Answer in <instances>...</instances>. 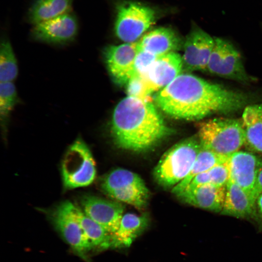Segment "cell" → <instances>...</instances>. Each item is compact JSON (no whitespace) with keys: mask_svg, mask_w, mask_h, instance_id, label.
Returning <instances> with one entry per match:
<instances>
[{"mask_svg":"<svg viewBox=\"0 0 262 262\" xmlns=\"http://www.w3.org/2000/svg\"><path fill=\"white\" fill-rule=\"evenodd\" d=\"M250 96L189 73L180 74L158 92L157 106L168 116L188 121L229 114L249 105Z\"/></svg>","mask_w":262,"mask_h":262,"instance_id":"6da1fadb","label":"cell"},{"mask_svg":"<svg viewBox=\"0 0 262 262\" xmlns=\"http://www.w3.org/2000/svg\"><path fill=\"white\" fill-rule=\"evenodd\" d=\"M110 131L118 147L136 152L152 149L173 132L152 103L130 96L115 107Z\"/></svg>","mask_w":262,"mask_h":262,"instance_id":"7a4b0ae2","label":"cell"},{"mask_svg":"<svg viewBox=\"0 0 262 262\" xmlns=\"http://www.w3.org/2000/svg\"><path fill=\"white\" fill-rule=\"evenodd\" d=\"M201 146L221 155L229 157L245 145L241 119L218 117L197 125Z\"/></svg>","mask_w":262,"mask_h":262,"instance_id":"3957f363","label":"cell"},{"mask_svg":"<svg viewBox=\"0 0 262 262\" xmlns=\"http://www.w3.org/2000/svg\"><path fill=\"white\" fill-rule=\"evenodd\" d=\"M201 147L199 140L192 137L168 149L161 157L154 171L156 180L164 187H174L190 172Z\"/></svg>","mask_w":262,"mask_h":262,"instance_id":"277c9868","label":"cell"},{"mask_svg":"<svg viewBox=\"0 0 262 262\" xmlns=\"http://www.w3.org/2000/svg\"><path fill=\"white\" fill-rule=\"evenodd\" d=\"M61 173L66 189L87 186L95 180V161L88 146L82 139H77L68 148L62 161Z\"/></svg>","mask_w":262,"mask_h":262,"instance_id":"5b68a950","label":"cell"},{"mask_svg":"<svg viewBox=\"0 0 262 262\" xmlns=\"http://www.w3.org/2000/svg\"><path fill=\"white\" fill-rule=\"evenodd\" d=\"M115 32L126 42H136L152 25L156 12L150 7L140 2L124 1L116 5Z\"/></svg>","mask_w":262,"mask_h":262,"instance_id":"8992f818","label":"cell"},{"mask_svg":"<svg viewBox=\"0 0 262 262\" xmlns=\"http://www.w3.org/2000/svg\"><path fill=\"white\" fill-rule=\"evenodd\" d=\"M74 208L71 202L64 201L49 212V218L72 251L89 262L88 253L93 248L77 218Z\"/></svg>","mask_w":262,"mask_h":262,"instance_id":"52a82bcc","label":"cell"},{"mask_svg":"<svg viewBox=\"0 0 262 262\" xmlns=\"http://www.w3.org/2000/svg\"><path fill=\"white\" fill-rule=\"evenodd\" d=\"M214 44L206 71L222 78L248 83L254 79L246 73L239 52L229 41L214 37Z\"/></svg>","mask_w":262,"mask_h":262,"instance_id":"ba28073f","label":"cell"},{"mask_svg":"<svg viewBox=\"0 0 262 262\" xmlns=\"http://www.w3.org/2000/svg\"><path fill=\"white\" fill-rule=\"evenodd\" d=\"M227 163L229 179L241 187L256 203L254 190L262 168V158L251 152L239 150L229 156Z\"/></svg>","mask_w":262,"mask_h":262,"instance_id":"9c48e42d","label":"cell"},{"mask_svg":"<svg viewBox=\"0 0 262 262\" xmlns=\"http://www.w3.org/2000/svg\"><path fill=\"white\" fill-rule=\"evenodd\" d=\"M214 44V37L194 26L183 44V68L188 71H206Z\"/></svg>","mask_w":262,"mask_h":262,"instance_id":"30bf717a","label":"cell"},{"mask_svg":"<svg viewBox=\"0 0 262 262\" xmlns=\"http://www.w3.org/2000/svg\"><path fill=\"white\" fill-rule=\"evenodd\" d=\"M138 50V41L111 45L104 49L103 56L107 68L117 84L126 85L133 77Z\"/></svg>","mask_w":262,"mask_h":262,"instance_id":"8fae6325","label":"cell"},{"mask_svg":"<svg viewBox=\"0 0 262 262\" xmlns=\"http://www.w3.org/2000/svg\"><path fill=\"white\" fill-rule=\"evenodd\" d=\"M81 203L83 212L110 234L116 231L125 209L120 202L88 195L82 198Z\"/></svg>","mask_w":262,"mask_h":262,"instance_id":"7c38bea8","label":"cell"},{"mask_svg":"<svg viewBox=\"0 0 262 262\" xmlns=\"http://www.w3.org/2000/svg\"><path fill=\"white\" fill-rule=\"evenodd\" d=\"M77 31V19L69 12L34 25L32 35L35 39L42 42L62 43L73 40Z\"/></svg>","mask_w":262,"mask_h":262,"instance_id":"4fadbf2b","label":"cell"},{"mask_svg":"<svg viewBox=\"0 0 262 262\" xmlns=\"http://www.w3.org/2000/svg\"><path fill=\"white\" fill-rule=\"evenodd\" d=\"M182 68L181 57L175 52H171L158 57L143 77L152 93L171 83L180 74Z\"/></svg>","mask_w":262,"mask_h":262,"instance_id":"5bb4252c","label":"cell"},{"mask_svg":"<svg viewBox=\"0 0 262 262\" xmlns=\"http://www.w3.org/2000/svg\"><path fill=\"white\" fill-rule=\"evenodd\" d=\"M226 186L204 184L192 189H185L176 196L191 205L215 213L222 211L225 196Z\"/></svg>","mask_w":262,"mask_h":262,"instance_id":"9a60e30c","label":"cell"},{"mask_svg":"<svg viewBox=\"0 0 262 262\" xmlns=\"http://www.w3.org/2000/svg\"><path fill=\"white\" fill-rule=\"evenodd\" d=\"M149 223L150 219L147 213L124 214L117 229L111 235L110 248L116 249L130 246L147 229Z\"/></svg>","mask_w":262,"mask_h":262,"instance_id":"2e32d148","label":"cell"},{"mask_svg":"<svg viewBox=\"0 0 262 262\" xmlns=\"http://www.w3.org/2000/svg\"><path fill=\"white\" fill-rule=\"evenodd\" d=\"M256 203L241 187L229 179L226 186L220 214L239 218H253L256 216Z\"/></svg>","mask_w":262,"mask_h":262,"instance_id":"e0dca14e","label":"cell"},{"mask_svg":"<svg viewBox=\"0 0 262 262\" xmlns=\"http://www.w3.org/2000/svg\"><path fill=\"white\" fill-rule=\"evenodd\" d=\"M138 49L160 57L179 49L181 41L172 29L160 27L143 35L138 41Z\"/></svg>","mask_w":262,"mask_h":262,"instance_id":"ac0fdd59","label":"cell"},{"mask_svg":"<svg viewBox=\"0 0 262 262\" xmlns=\"http://www.w3.org/2000/svg\"><path fill=\"white\" fill-rule=\"evenodd\" d=\"M241 119L245 145L251 151L262 153V103L247 105Z\"/></svg>","mask_w":262,"mask_h":262,"instance_id":"d6986e66","label":"cell"},{"mask_svg":"<svg viewBox=\"0 0 262 262\" xmlns=\"http://www.w3.org/2000/svg\"><path fill=\"white\" fill-rule=\"evenodd\" d=\"M73 0H36L28 12L34 25L70 12Z\"/></svg>","mask_w":262,"mask_h":262,"instance_id":"ffe728a7","label":"cell"},{"mask_svg":"<svg viewBox=\"0 0 262 262\" xmlns=\"http://www.w3.org/2000/svg\"><path fill=\"white\" fill-rule=\"evenodd\" d=\"M229 157L219 155L201 146L190 172L183 180L173 187L172 192L176 195L182 192L195 177L214 166L227 162Z\"/></svg>","mask_w":262,"mask_h":262,"instance_id":"44dd1931","label":"cell"},{"mask_svg":"<svg viewBox=\"0 0 262 262\" xmlns=\"http://www.w3.org/2000/svg\"><path fill=\"white\" fill-rule=\"evenodd\" d=\"M77 218L93 249L103 250L110 248L111 234L88 216L79 207L75 205Z\"/></svg>","mask_w":262,"mask_h":262,"instance_id":"7402d4cb","label":"cell"},{"mask_svg":"<svg viewBox=\"0 0 262 262\" xmlns=\"http://www.w3.org/2000/svg\"><path fill=\"white\" fill-rule=\"evenodd\" d=\"M144 185H145L144 181L138 174L127 169L117 168L105 176L101 183V187L107 194L112 191L127 186Z\"/></svg>","mask_w":262,"mask_h":262,"instance_id":"603a6c76","label":"cell"},{"mask_svg":"<svg viewBox=\"0 0 262 262\" xmlns=\"http://www.w3.org/2000/svg\"><path fill=\"white\" fill-rule=\"evenodd\" d=\"M106 195L117 201L142 209L147 204L149 191L146 184L132 185L112 191Z\"/></svg>","mask_w":262,"mask_h":262,"instance_id":"cb8c5ba5","label":"cell"},{"mask_svg":"<svg viewBox=\"0 0 262 262\" xmlns=\"http://www.w3.org/2000/svg\"><path fill=\"white\" fill-rule=\"evenodd\" d=\"M229 180V172L227 162L196 175L185 189H192L208 184L224 187L226 186Z\"/></svg>","mask_w":262,"mask_h":262,"instance_id":"d4e9b609","label":"cell"},{"mask_svg":"<svg viewBox=\"0 0 262 262\" xmlns=\"http://www.w3.org/2000/svg\"><path fill=\"white\" fill-rule=\"evenodd\" d=\"M18 74L16 59L10 43L3 40L0 46V82H12Z\"/></svg>","mask_w":262,"mask_h":262,"instance_id":"484cf974","label":"cell"},{"mask_svg":"<svg viewBox=\"0 0 262 262\" xmlns=\"http://www.w3.org/2000/svg\"><path fill=\"white\" fill-rule=\"evenodd\" d=\"M0 115L6 118L17 101L16 88L13 82L0 83Z\"/></svg>","mask_w":262,"mask_h":262,"instance_id":"4316f807","label":"cell"},{"mask_svg":"<svg viewBox=\"0 0 262 262\" xmlns=\"http://www.w3.org/2000/svg\"><path fill=\"white\" fill-rule=\"evenodd\" d=\"M128 96L143 99L151 93L145 78L141 76H133L126 84Z\"/></svg>","mask_w":262,"mask_h":262,"instance_id":"83f0119b","label":"cell"},{"mask_svg":"<svg viewBox=\"0 0 262 262\" xmlns=\"http://www.w3.org/2000/svg\"><path fill=\"white\" fill-rule=\"evenodd\" d=\"M158 57L147 51L138 49L134 61L133 76H145L150 66Z\"/></svg>","mask_w":262,"mask_h":262,"instance_id":"f1b7e54d","label":"cell"},{"mask_svg":"<svg viewBox=\"0 0 262 262\" xmlns=\"http://www.w3.org/2000/svg\"><path fill=\"white\" fill-rule=\"evenodd\" d=\"M262 192V168H261L256 181L255 190L254 197L257 201V199L260 194Z\"/></svg>","mask_w":262,"mask_h":262,"instance_id":"f546056e","label":"cell"},{"mask_svg":"<svg viewBox=\"0 0 262 262\" xmlns=\"http://www.w3.org/2000/svg\"><path fill=\"white\" fill-rule=\"evenodd\" d=\"M260 215L262 220V192L258 196L256 201Z\"/></svg>","mask_w":262,"mask_h":262,"instance_id":"4dcf8cb0","label":"cell"}]
</instances>
